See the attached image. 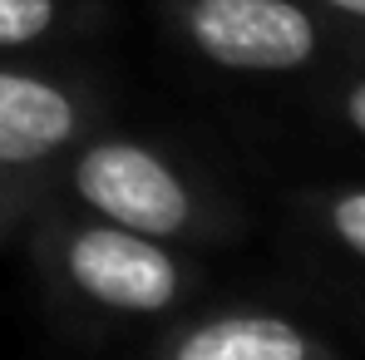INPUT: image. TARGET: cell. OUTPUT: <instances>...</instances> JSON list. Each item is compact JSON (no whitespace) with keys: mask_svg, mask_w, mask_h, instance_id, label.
Masks as SVG:
<instances>
[{"mask_svg":"<svg viewBox=\"0 0 365 360\" xmlns=\"http://www.w3.org/2000/svg\"><path fill=\"white\" fill-rule=\"evenodd\" d=\"M192 45L222 69H302L316 55V25L297 0H192Z\"/></svg>","mask_w":365,"mask_h":360,"instance_id":"1","label":"cell"},{"mask_svg":"<svg viewBox=\"0 0 365 360\" xmlns=\"http://www.w3.org/2000/svg\"><path fill=\"white\" fill-rule=\"evenodd\" d=\"M74 187L109 222L143 237H173L192 217V197L178 173L138 143H94L74 168Z\"/></svg>","mask_w":365,"mask_h":360,"instance_id":"2","label":"cell"},{"mask_svg":"<svg viewBox=\"0 0 365 360\" xmlns=\"http://www.w3.org/2000/svg\"><path fill=\"white\" fill-rule=\"evenodd\" d=\"M69 277L84 297L104 301L114 311H163L178 297V267L163 247L128 232V227H89L64 252Z\"/></svg>","mask_w":365,"mask_h":360,"instance_id":"3","label":"cell"},{"mask_svg":"<svg viewBox=\"0 0 365 360\" xmlns=\"http://www.w3.org/2000/svg\"><path fill=\"white\" fill-rule=\"evenodd\" d=\"M74 99L60 84L0 69V163H35L74 138Z\"/></svg>","mask_w":365,"mask_h":360,"instance_id":"4","label":"cell"},{"mask_svg":"<svg viewBox=\"0 0 365 360\" xmlns=\"http://www.w3.org/2000/svg\"><path fill=\"white\" fill-rule=\"evenodd\" d=\"M173 360H306V336L277 316H227L192 331Z\"/></svg>","mask_w":365,"mask_h":360,"instance_id":"5","label":"cell"},{"mask_svg":"<svg viewBox=\"0 0 365 360\" xmlns=\"http://www.w3.org/2000/svg\"><path fill=\"white\" fill-rule=\"evenodd\" d=\"M55 0H0V50L30 45L55 25Z\"/></svg>","mask_w":365,"mask_h":360,"instance_id":"6","label":"cell"},{"mask_svg":"<svg viewBox=\"0 0 365 360\" xmlns=\"http://www.w3.org/2000/svg\"><path fill=\"white\" fill-rule=\"evenodd\" d=\"M331 222H336L341 242H346L351 252H361V257H365V192L341 197V202L331 207Z\"/></svg>","mask_w":365,"mask_h":360,"instance_id":"7","label":"cell"},{"mask_svg":"<svg viewBox=\"0 0 365 360\" xmlns=\"http://www.w3.org/2000/svg\"><path fill=\"white\" fill-rule=\"evenodd\" d=\"M346 114H351V123L365 133V84H356L351 89V99H346Z\"/></svg>","mask_w":365,"mask_h":360,"instance_id":"8","label":"cell"},{"mask_svg":"<svg viewBox=\"0 0 365 360\" xmlns=\"http://www.w3.org/2000/svg\"><path fill=\"white\" fill-rule=\"evenodd\" d=\"M326 5H336V10H346V15H361V20H365V0H326Z\"/></svg>","mask_w":365,"mask_h":360,"instance_id":"9","label":"cell"}]
</instances>
